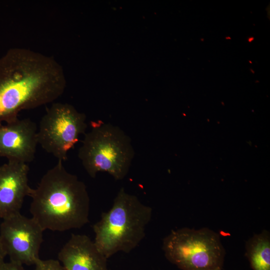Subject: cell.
Instances as JSON below:
<instances>
[{
  "instance_id": "cell-2",
  "label": "cell",
  "mask_w": 270,
  "mask_h": 270,
  "mask_svg": "<svg viewBox=\"0 0 270 270\" xmlns=\"http://www.w3.org/2000/svg\"><path fill=\"white\" fill-rule=\"evenodd\" d=\"M30 196L32 218L44 230L80 228L89 222L90 198L86 186L68 172L60 160L44 174Z\"/></svg>"
},
{
  "instance_id": "cell-7",
  "label": "cell",
  "mask_w": 270,
  "mask_h": 270,
  "mask_svg": "<svg viewBox=\"0 0 270 270\" xmlns=\"http://www.w3.org/2000/svg\"><path fill=\"white\" fill-rule=\"evenodd\" d=\"M44 230L32 217L17 214L2 220L0 238L10 260L22 265H35Z\"/></svg>"
},
{
  "instance_id": "cell-5",
  "label": "cell",
  "mask_w": 270,
  "mask_h": 270,
  "mask_svg": "<svg viewBox=\"0 0 270 270\" xmlns=\"http://www.w3.org/2000/svg\"><path fill=\"white\" fill-rule=\"evenodd\" d=\"M167 260L182 270H222L226 250L220 235L203 228L172 230L163 240Z\"/></svg>"
},
{
  "instance_id": "cell-4",
  "label": "cell",
  "mask_w": 270,
  "mask_h": 270,
  "mask_svg": "<svg viewBox=\"0 0 270 270\" xmlns=\"http://www.w3.org/2000/svg\"><path fill=\"white\" fill-rule=\"evenodd\" d=\"M135 152L130 137L110 123L94 122L84 134L78 156L88 174L94 178L106 172L114 180H123L128 172Z\"/></svg>"
},
{
  "instance_id": "cell-12",
  "label": "cell",
  "mask_w": 270,
  "mask_h": 270,
  "mask_svg": "<svg viewBox=\"0 0 270 270\" xmlns=\"http://www.w3.org/2000/svg\"><path fill=\"white\" fill-rule=\"evenodd\" d=\"M35 270H65L60 262L53 259H40L35 264Z\"/></svg>"
},
{
  "instance_id": "cell-8",
  "label": "cell",
  "mask_w": 270,
  "mask_h": 270,
  "mask_svg": "<svg viewBox=\"0 0 270 270\" xmlns=\"http://www.w3.org/2000/svg\"><path fill=\"white\" fill-rule=\"evenodd\" d=\"M38 128L30 118H18L0 126V156L28 164L35 158Z\"/></svg>"
},
{
  "instance_id": "cell-9",
  "label": "cell",
  "mask_w": 270,
  "mask_h": 270,
  "mask_svg": "<svg viewBox=\"0 0 270 270\" xmlns=\"http://www.w3.org/2000/svg\"><path fill=\"white\" fill-rule=\"evenodd\" d=\"M27 164L8 160L0 166V218L20 213L24 198L30 194Z\"/></svg>"
},
{
  "instance_id": "cell-14",
  "label": "cell",
  "mask_w": 270,
  "mask_h": 270,
  "mask_svg": "<svg viewBox=\"0 0 270 270\" xmlns=\"http://www.w3.org/2000/svg\"><path fill=\"white\" fill-rule=\"evenodd\" d=\"M6 254L2 245L0 238V267L4 262L5 258L6 256Z\"/></svg>"
},
{
  "instance_id": "cell-11",
  "label": "cell",
  "mask_w": 270,
  "mask_h": 270,
  "mask_svg": "<svg viewBox=\"0 0 270 270\" xmlns=\"http://www.w3.org/2000/svg\"><path fill=\"white\" fill-rule=\"evenodd\" d=\"M246 255L253 270H270V234L264 230L246 244Z\"/></svg>"
},
{
  "instance_id": "cell-1",
  "label": "cell",
  "mask_w": 270,
  "mask_h": 270,
  "mask_svg": "<svg viewBox=\"0 0 270 270\" xmlns=\"http://www.w3.org/2000/svg\"><path fill=\"white\" fill-rule=\"evenodd\" d=\"M62 66L52 57L12 48L0 58V126L24 110L54 102L64 91Z\"/></svg>"
},
{
  "instance_id": "cell-3",
  "label": "cell",
  "mask_w": 270,
  "mask_h": 270,
  "mask_svg": "<svg viewBox=\"0 0 270 270\" xmlns=\"http://www.w3.org/2000/svg\"><path fill=\"white\" fill-rule=\"evenodd\" d=\"M152 214L151 207L122 187L111 208L94 224V242L107 258L118 252L128 253L144 238Z\"/></svg>"
},
{
  "instance_id": "cell-6",
  "label": "cell",
  "mask_w": 270,
  "mask_h": 270,
  "mask_svg": "<svg viewBox=\"0 0 270 270\" xmlns=\"http://www.w3.org/2000/svg\"><path fill=\"white\" fill-rule=\"evenodd\" d=\"M86 116L74 106L54 103L42 118L38 129V142L47 152L58 160L66 161L68 152L86 134Z\"/></svg>"
},
{
  "instance_id": "cell-13",
  "label": "cell",
  "mask_w": 270,
  "mask_h": 270,
  "mask_svg": "<svg viewBox=\"0 0 270 270\" xmlns=\"http://www.w3.org/2000/svg\"><path fill=\"white\" fill-rule=\"evenodd\" d=\"M0 270H26L23 265L14 262H4L0 267Z\"/></svg>"
},
{
  "instance_id": "cell-10",
  "label": "cell",
  "mask_w": 270,
  "mask_h": 270,
  "mask_svg": "<svg viewBox=\"0 0 270 270\" xmlns=\"http://www.w3.org/2000/svg\"><path fill=\"white\" fill-rule=\"evenodd\" d=\"M58 258L65 270H108V258L85 234H72Z\"/></svg>"
}]
</instances>
